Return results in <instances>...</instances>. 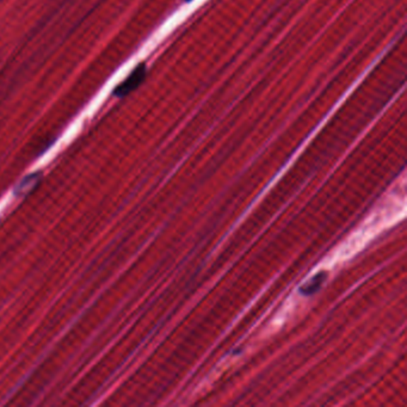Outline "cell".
<instances>
[{
	"instance_id": "6da1fadb",
	"label": "cell",
	"mask_w": 407,
	"mask_h": 407,
	"mask_svg": "<svg viewBox=\"0 0 407 407\" xmlns=\"http://www.w3.org/2000/svg\"><path fill=\"white\" fill-rule=\"evenodd\" d=\"M146 66L141 64L138 65L136 69L131 72V76L127 78V81H123L122 84L119 85L117 90L115 91V95L117 97H123L128 95V93L134 91L135 88L143 84V81L146 78Z\"/></svg>"
},
{
	"instance_id": "7a4b0ae2",
	"label": "cell",
	"mask_w": 407,
	"mask_h": 407,
	"mask_svg": "<svg viewBox=\"0 0 407 407\" xmlns=\"http://www.w3.org/2000/svg\"><path fill=\"white\" fill-rule=\"evenodd\" d=\"M42 175L40 172L31 173L28 176L24 177L23 179L16 185L15 190H13V195L16 197H23L28 194L34 191L35 189L37 188V185L41 182Z\"/></svg>"
},
{
	"instance_id": "3957f363",
	"label": "cell",
	"mask_w": 407,
	"mask_h": 407,
	"mask_svg": "<svg viewBox=\"0 0 407 407\" xmlns=\"http://www.w3.org/2000/svg\"><path fill=\"white\" fill-rule=\"evenodd\" d=\"M326 273H319L317 276L313 277V280L309 281L307 285L301 287L300 290H301V293H302L304 295H311V294H314V293L322 287L324 281L326 280Z\"/></svg>"
},
{
	"instance_id": "277c9868",
	"label": "cell",
	"mask_w": 407,
	"mask_h": 407,
	"mask_svg": "<svg viewBox=\"0 0 407 407\" xmlns=\"http://www.w3.org/2000/svg\"><path fill=\"white\" fill-rule=\"evenodd\" d=\"M185 1H187V3H191L192 0H185Z\"/></svg>"
}]
</instances>
